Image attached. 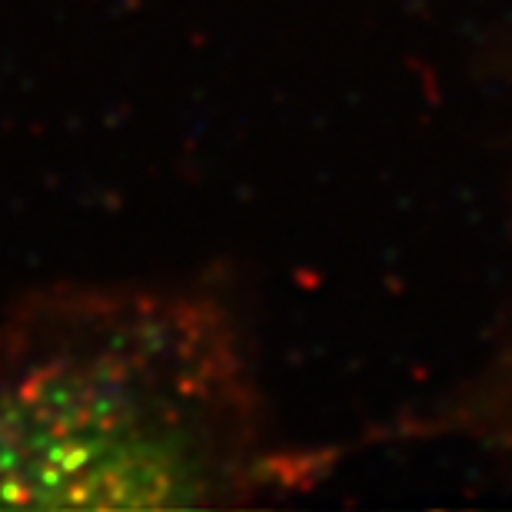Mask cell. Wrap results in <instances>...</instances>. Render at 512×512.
Segmentation results:
<instances>
[{
  "mask_svg": "<svg viewBox=\"0 0 512 512\" xmlns=\"http://www.w3.org/2000/svg\"><path fill=\"white\" fill-rule=\"evenodd\" d=\"M230 326L183 296L107 306L0 380V506L187 509L243 496L260 466Z\"/></svg>",
  "mask_w": 512,
  "mask_h": 512,
  "instance_id": "1",
  "label": "cell"
}]
</instances>
